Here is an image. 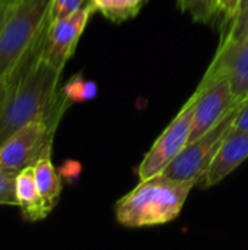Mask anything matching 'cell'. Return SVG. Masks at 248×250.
<instances>
[{
    "mask_svg": "<svg viewBox=\"0 0 248 250\" xmlns=\"http://www.w3.org/2000/svg\"><path fill=\"white\" fill-rule=\"evenodd\" d=\"M61 73L42 57L15 86L6 88L7 97L0 113V146L22 126L72 105L58 86Z\"/></svg>",
    "mask_w": 248,
    "mask_h": 250,
    "instance_id": "6da1fadb",
    "label": "cell"
},
{
    "mask_svg": "<svg viewBox=\"0 0 248 250\" xmlns=\"http://www.w3.org/2000/svg\"><path fill=\"white\" fill-rule=\"evenodd\" d=\"M196 183L158 174L140 183L115 204V220L123 227L162 226L175 220Z\"/></svg>",
    "mask_w": 248,
    "mask_h": 250,
    "instance_id": "7a4b0ae2",
    "label": "cell"
},
{
    "mask_svg": "<svg viewBox=\"0 0 248 250\" xmlns=\"http://www.w3.org/2000/svg\"><path fill=\"white\" fill-rule=\"evenodd\" d=\"M53 0H20L0 34V78H3L50 18Z\"/></svg>",
    "mask_w": 248,
    "mask_h": 250,
    "instance_id": "3957f363",
    "label": "cell"
},
{
    "mask_svg": "<svg viewBox=\"0 0 248 250\" xmlns=\"http://www.w3.org/2000/svg\"><path fill=\"white\" fill-rule=\"evenodd\" d=\"M66 110L57 108L10 135L0 146V167L18 173L28 166H34L44 151L53 148L56 129Z\"/></svg>",
    "mask_w": 248,
    "mask_h": 250,
    "instance_id": "277c9868",
    "label": "cell"
},
{
    "mask_svg": "<svg viewBox=\"0 0 248 250\" xmlns=\"http://www.w3.org/2000/svg\"><path fill=\"white\" fill-rule=\"evenodd\" d=\"M243 103V101H241ZM241 103H238L219 125L210 129L203 136L191 141L181 151V154L161 173L167 177L181 182H193L197 183L212 164L215 155L222 146L227 136L234 130L235 119L240 110Z\"/></svg>",
    "mask_w": 248,
    "mask_h": 250,
    "instance_id": "5b68a950",
    "label": "cell"
},
{
    "mask_svg": "<svg viewBox=\"0 0 248 250\" xmlns=\"http://www.w3.org/2000/svg\"><path fill=\"white\" fill-rule=\"evenodd\" d=\"M194 95L189 98L180 113L153 142L139 166V180L161 174L187 146L193 127Z\"/></svg>",
    "mask_w": 248,
    "mask_h": 250,
    "instance_id": "8992f818",
    "label": "cell"
},
{
    "mask_svg": "<svg viewBox=\"0 0 248 250\" xmlns=\"http://www.w3.org/2000/svg\"><path fill=\"white\" fill-rule=\"evenodd\" d=\"M194 95V113L190 141H194L216 125L240 103L237 101L229 79L227 76H213L206 73L197 86Z\"/></svg>",
    "mask_w": 248,
    "mask_h": 250,
    "instance_id": "52a82bcc",
    "label": "cell"
},
{
    "mask_svg": "<svg viewBox=\"0 0 248 250\" xmlns=\"http://www.w3.org/2000/svg\"><path fill=\"white\" fill-rule=\"evenodd\" d=\"M96 12L92 1L89 0L83 7L75 13L50 22L47 42L44 50V60L53 67L63 72L66 63L73 56L77 41L85 31L89 18Z\"/></svg>",
    "mask_w": 248,
    "mask_h": 250,
    "instance_id": "ba28073f",
    "label": "cell"
},
{
    "mask_svg": "<svg viewBox=\"0 0 248 250\" xmlns=\"http://www.w3.org/2000/svg\"><path fill=\"white\" fill-rule=\"evenodd\" d=\"M206 73L227 76L237 101L248 98V34L235 42H221Z\"/></svg>",
    "mask_w": 248,
    "mask_h": 250,
    "instance_id": "9c48e42d",
    "label": "cell"
},
{
    "mask_svg": "<svg viewBox=\"0 0 248 250\" xmlns=\"http://www.w3.org/2000/svg\"><path fill=\"white\" fill-rule=\"evenodd\" d=\"M248 158V132L232 130L218 154L215 155L212 164L197 183L202 189L212 188L227 179L235 168H238Z\"/></svg>",
    "mask_w": 248,
    "mask_h": 250,
    "instance_id": "30bf717a",
    "label": "cell"
},
{
    "mask_svg": "<svg viewBox=\"0 0 248 250\" xmlns=\"http://www.w3.org/2000/svg\"><path fill=\"white\" fill-rule=\"evenodd\" d=\"M16 207L26 221H41L47 218V209L42 196L38 190L34 166H28L16 174Z\"/></svg>",
    "mask_w": 248,
    "mask_h": 250,
    "instance_id": "8fae6325",
    "label": "cell"
},
{
    "mask_svg": "<svg viewBox=\"0 0 248 250\" xmlns=\"http://www.w3.org/2000/svg\"><path fill=\"white\" fill-rule=\"evenodd\" d=\"M51 152L53 148H48L34 164L37 186L50 212L56 208L61 195V179L51 161Z\"/></svg>",
    "mask_w": 248,
    "mask_h": 250,
    "instance_id": "7c38bea8",
    "label": "cell"
},
{
    "mask_svg": "<svg viewBox=\"0 0 248 250\" xmlns=\"http://www.w3.org/2000/svg\"><path fill=\"white\" fill-rule=\"evenodd\" d=\"M95 10L113 22H124L136 16L146 0H91Z\"/></svg>",
    "mask_w": 248,
    "mask_h": 250,
    "instance_id": "4fadbf2b",
    "label": "cell"
},
{
    "mask_svg": "<svg viewBox=\"0 0 248 250\" xmlns=\"http://www.w3.org/2000/svg\"><path fill=\"white\" fill-rule=\"evenodd\" d=\"M61 91L70 104H76L96 98L98 85L92 81L83 79L82 75H75L61 86Z\"/></svg>",
    "mask_w": 248,
    "mask_h": 250,
    "instance_id": "5bb4252c",
    "label": "cell"
},
{
    "mask_svg": "<svg viewBox=\"0 0 248 250\" xmlns=\"http://www.w3.org/2000/svg\"><path fill=\"white\" fill-rule=\"evenodd\" d=\"M177 4L194 22L209 23L219 16V0H178Z\"/></svg>",
    "mask_w": 248,
    "mask_h": 250,
    "instance_id": "9a60e30c",
    "label": "cell"
},
{
    "mask_svg": "<svg viewBox=\"0 0 248 250\" xmlns=\"http://www.w3.org/2000/svg\"><path fill=\"white\" fill-rule=\"evenodd\" d=\"M16 174L0 167V205L16 207Z\"/></svg>",
    "mask_w": 248,
    "mask_h": 250,
    "instance_id": "2e32d148",
    "label": "cell"
},
{
    "mask_svg": "<svg viewBox=\"0 0 248 250\" xmlns=\"http://www.w3.org/2000/svg\"><path fill=\"white\" fill-rule=\"evenodd\" d=\"M88 1L89 0H53L51 7H50V19H51V22L63 19V18L75 13L76 10L83 7Z\"/></svg>",
    "mask_w": 248,
    "mask_h": 250,
    "instance_id": "e0dca14e",
    "label": "cell"
},
{
    "mask_svg": "<svg viewBox=\"0 0 248 250\" xmlns=\"http://www.w3.org/2000/svg\"><path fill=\"white\" fill-rule=\"evenodd\" d=\"M248 34V6L229 23L228 32L224 35L222 42H235Z\"/></svg>",
    "mask_w": 248,
    "mask_h": 250,
    "instance_id": "ac0fdd59",
    "label": "cell"
},
{
    "mask_svg": "<svg viewBox=\"0 0 248 250\" xmlns=\"http://www.w3.org/2000/svg\"><path fill=\"white\" fill-rule=\"evenodd\" d=\"M241 0H219V16H224L227 23H231L238 15Z\"/></svg>",
    "mask_w": 248,
    "mask_h": 250,
    "instance_id": "d6986e66",
    "label": "cell"
},
{
    "mask_svg": "<svg viewBox=\"0 0 248 250\" xmlns=\"http://www.w3.org/2000/svg\"><path fill=\"white\" fill-rule=\"evenodd\" d=\"M235 132H248V98H246L238 110L235 125H234Z\"/></svg>",
    "mask_w": 248,
    "mask_h": 250,
    "instance_id": "ffe728a7",
    "label": "cell"
},
{
    "mask_svg": "<svg viewBox=\"0 0 248 250\" xmlns=\"http://www.w3.org/2000/svg\"><path fill=\"white\" fill-rule=\"evenodd\" d=\"M16 3L15 1H9V0H0V34L10 16V13L13 12Z\"/></svg>",
    "mask_w": 248,
    "mask_h": 250,
    "instance_id": "44dd1931",
    "label": "cell"
},
{
    "mask_svg": "<svg viewBox=\"0 0 248 250\" xmlns=\"http://www.w3.org/2000/svg\"><path fill=\"white\" fill-rule=\"evenodd\" d=\"M6 97H7V91H6V83H4V79L0 78V113L4 107V103H6Z\"/></svg>",
    "mask_w": 248,
    "mask_h": 250,
    "instance_id": "7402d4cb",
    "label": "cell"
},
{
    "mask_svg": "<svg viewBox=\"0 0 248 250\" xmlns=\"http://www.w3.org/2000/svg\"><path fill=\"white\" fill-rule=\"evenodd\" d=\"M247 6H248V0H241V3H240V10H238V15H240V13H241V12H243V10L247 7ZM238 15H237V16H238ZM237 16H235V18H237Z\"/></svg>",
    "mask_w": 248,
    "mask_h": 250,
    "instance_id": "603a6c76",
    "label": "cell"
},
{
    "mask_svg": "<svg viewBox=\"0 0 248 250\" xmlns=\"http://www.w3.org/2000/svg\"><path fill=\"white\" fill-rule=\"evenodd\" d=\"M9 1H15V3H18V1H20V0H9Z\"/></svg>",
    "mask_w": 248,
    "mask_h": 250,
    "instance_id": "cb8c5ba5",
    "label": "cell"
}]
</instances>
